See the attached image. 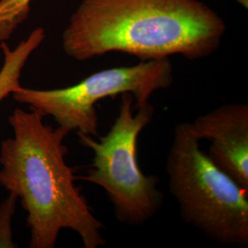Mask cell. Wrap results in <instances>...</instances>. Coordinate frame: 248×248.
<instances>
[{"label":"cell","mask_w":248,"mask_h":248,"mask_svg":"<svg viewBox=\"0 0 248 248\" xmlns=\"http://www.w3.org/2000/svg\"><path fill=\"white\" fill-rule=\"evenodd\" d=\"M190 126L211 142L209 157L248 192V104L227 103L197 117Z\"/></svg>","instance_id":"6"},{"label":"cell","mask_w":248,"mask_h":248,"mask_svg":"<svg viewBox=\"0 0 248 248\" xmlns=\"http://www.w3.org/2000/svg\"><path fill=\"white\" fill-rule=\"evenodd\" d=\"M18 198L11 193L0 204V248H18L13 241L11 220L16 211Z\"/></svg>","instance_id":"9"},{"label":"cell","mask_w":248,"mask_h":248,"mask_svg":"<svg viewBox=\"0 0 248 248\" xmlns=\"http://www.w3.org/2000/svg\"><path fill=\"white\" fill-rule=\"evenodd\" d=\"M31 0H0V41H5L27 18Z\"/></svg>","instance_id":"8"},{"label":"cell","mask_w":248,"mask_h":248,"mask_svg":"<svg viewBox=\"0 0 248 248\" xmlns=\"http://www.w3.org/2000/svg\"><path fill=\"white\" fill-rule=\"evenodd\" d=\"M45 114L16 108L9 123L14 136L0 146V185L27 212L31 248H53L63 229L76 232L85 248L106 247L104 224L76 186L63 140L69 132L44 123Z\"/></svg>","instance_id":"2"},{"label":"cell","mask_w":248,"mask_h":248,"mask_svg":"<svg viewBox=\"0 0 248 248\" xmlns=\"http://www.w3.org/2000/svg\"><path fill=\"white\" fill-rule=\"evenodd\" d=\"M174 80L169 58L141 61L96 72L78 84L63 89L20 88L11 94L14 100L52 116L69 133L99 136L96 103L101 99L130 93L135 109L149 103L152 95L169 89Z\"/></svg>","instance_id":"5"},{"label":"cell","mask_w":248,"mask_h":248,"mask_svg":"<svg viewBox=\"0 0 248 248\" xmlns=\"http://www.w3.org/2000/svg\"><path fill=\"white\" fill-rule=\"evenodd\" d=\"M130 93L121 95L119 113L105 136L77 133L79 142L93 151L94 158L80 179L103 188L120 223L141 226L159 213L164 195L159 178L145 175L137 159L140 133L151 124L155 108L150 102L134 112Z\"/></svg>","instance_id":"4"},{"label":"cell","mask_w":248,"mask_h":248,"mask_svg":"<svg viewBox=\"0 0 248 248\" xmlns=\"http://www.w3.org/2000/svg\"><path fill=\"white\" fill-rule=\"evenodd\" d=\"M166 169L184 222L221 245L248 246V192L201 148L190 123L177 124Z\"/></svg>","instance_id":"3"},{"label":"cell","mask_w":248,"mask_h":248,"mask_svg":"<svg viewBox=\"0 0 248 248\" xmlns=\"http://www.w3.org/2000/svg\"><path fill=\"white\" fill-rule=\"evenodd\" d=\"M226 25L201 0H82L62 32L64 53L87 61L110 52L141 61L215 53Z\"/></svg>","instance_id":"1"},{"label":"cell","mask_w":248,"mask_h":248,"mask_svg":"<svg viewBox=\"0 0 248 248\" xmlns=\"http://www.w3.org/2000/svg\"><path fill=\"white\" fill-rule=\"evenodd\" d=\"M45 39V30L37 28L14 50L5 43L0 45L4 54V63L0 69V102L21 88L19 84L21 71L31 54Z\"/></svg>","instance_id":"7"}]
</instances>
